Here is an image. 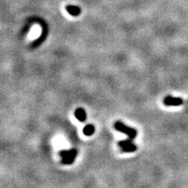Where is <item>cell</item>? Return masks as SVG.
I'll return each mask as SVG.
<instances>
[{
  "label": "cell",
  "instance_id": "obj_4",
  "mask_svg": "<svg viewBox=\"0 0 188 188\" xmlns=\"http://www.w3.org/2000/svg\"><path fill=\"white\" fill-rule=\"evenodd\" d=\"M42 34V28H41L39 24H35L33 27L31 28L30 32L28 35V39L29 40L34 41L35 39H39V36Z\"/></svg>",
  "mask_w": 188,
  "mask_h": 188
},
{
  "label": "cell",
  "instance_id": "obj_1",
  "mask_svg": "<svg viewBox=\"0 0 188 188\" xmlns=\"http://www.w3.org/2000/svg\"><path fill=\"white\" fill-rule=\"evenodd\" d=\"M78 151L76 149L70 150H62L60 152L61 158V163L64 164H71L74 162L76 156H77Z\"/></svg>",
  "mask_w": 188,
  "mask_h": 188
},
{
  "label": "cell",
  "instance_id": "obj_3",
  "mask_svg": "<svg viewBox=\"0 0 188 188\" xmlns=\"http://www.w3.org/2000/svg\"><path fill=\"white\" fill-rule=\"evenodd\" d=\"M133 139H126V140H122L118 142V146L121 147L122 151L123 152H134L136 151L137 147L136 145L133 143Z\"/></svg>",
  "mask_w": 188,
  "mask_h": 188
},
{
  "label": "cell",
  "instance_id": "obj_7",
  "mask_svg": "<svg viewBox=\"0 0 188 188\" xmlns=\"http://www.w3.org/2000/svg\"><path fill=\"white\" fill-rule=\"evenodd\" d=\"M94 132H95V127H94V126H92V125L91 124L87 125V126H85L84 129H83V133H84L86 136H92L94 133Z\"/></svg>",
  "mask_w": 188,
  "mask_h": 188
},
{
  "label": "cell",
  "instance_id": "obj_5",
  "mask_svg": "<svg viewBox=\"0 0 188 188\" xmlns=\"http://www.w3.org/2000/svg\"><path fill=\"white\" fill-rule=\"evenodd\" d=\"M183 103L181 98L173 97V96H167L164 100V104L167 106H179Z\"/></svg>",
  "mask_w": 188,
  "mask_h": 188
},
{
  "label": "cell",
  "instance_id": "obj_6",
  "mask_svg": "<svg viewBox=\"0 0 188 188\" xmlns=\"http://www.w3.org/2000/svg\"><path fill=\"white\" fill-rule=\"evenodd\" d=\"M75 116L79 122H85L86 119V113L83 108L76 109L75 111Z\"/></svg>",
  "mask_w": 188,
  "mask_h": 188
},
{
  "label": "cell",
  "instance_id": "obj_2",
  "mask_svg": "<svg viewBox=\"0 0 188 188\" xmlns=\"http://www.w3.org/2000/svg\"><path fill=\"white\" fill-rule=\"evenodd\" d=\"M114 128H115V129L118 130V131L122 132V133L127 135L129 139H133L136 137V135H137V131H136V129L126 126V125L123 124L121 122H115V124H114Z\"/></svg>",
  "mask_w": 188,
  "mask_h": 188
}]
</instances>
